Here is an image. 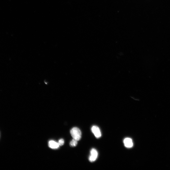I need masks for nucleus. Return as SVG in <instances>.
<instances>
[{
    "mask_svg": "<svg viewBox=\"0 0 170 170\" xmlns=\"http://www.w3.org/2000/svg\"><path fill=\"white\" fill-rule=\"evenodd\" d=\"M70 133L73 139L78 141L81 138L82 133L80 129L77 127H74L71 130Z\"/></svg>",
    "mask_w": 170,
    "mask_h": 170,
    "instance_id": "obj_1",
    "label": "nucleus"
},
{
    "mask_svg": "<svg viewBox=\"0 0 170 170\" xmlns=\"http://www.w3.org/2000/svg\"><path fill=\"white\" fill-rule=\"evenodd\" d=\"M90 155L89 157V161L90 162H93L95 161L97 158L98 153L96 149L93 148L91 151Z\"/></svg>",
    "mask_w": 170,
    "mask_h": 170,
    "instance_id": "obj_2",
    "label": "nucleus"
},
{
    "mask_svg": "<svg viewBox=\"0 0 170 170\" xmlns=\"http://www.w3.org/2000/svg\"><path fill=\"white\" fill-rule=\"evenodd\" d=\"M92 131L95 137L98 138L101 137V133L99 128L97 126H94L92 128Z\"/></svg>",
    "mask_w": 170,
    "mask_h": 170,
    "instance_id": "obj_3",
    "label": "nucleus"
},
{
    "mask_svg": "<svg viewBox=\"0 0 170 170\" xmlns=\"http://www.w3.org/2000/svg\"><path fill=\"white\" fill-rule=\"evenodd\" d=\"M124 143L125 146L127 148H131L133 146L132 140L130 138H125L124 140Z\"/></svg>",
    "mask_w": 170,
    "mask_h": 170,
    "instance_id": "obj_4",
    "label": "nucleus"
},
{
    "mask_svg": "<svg viewBox=\"0 0 170 170\" xmlns=\"http://www.w3.org/2000/svg\"><path fill=\"white\" fill-rule=\"evenodd\" d=\"M49 147L53 149L58 148L60 146L58 143L53 141H50L49 142Z\"/></svg>",
    "mask_w": 170,
    "mask_h": 170,
    "instance_id": "obj_5",
    "label": "nucleus"
},
{
    "mask_svg": "<svg viewBox=\"0 0 170 170\" xmlns=\"http://www.w3.org/2000/svg\"><path fill=\"white\" fill-rule=\"evenodd\" d=\"M78 144V141L76 140L73 139L70 142V146L72 147H76Z\"/></svg>",
    "mask_w": 170,
    "mask_h": 170,
    "instance_id": "obj_6",
    "label": "nucleus"
},
{
    "mask_svg": "<svg viewBox=\"0 0 170 170\" xmlns=\"http://www.w3.org/2000/svg\"><path fill=\"white\" fill-rule=\"evenodd\" d=\"M64 143V139H60L58 143L60 146L63 145Z\"/></svg>",
    "mask_w": 170,
    "mask_h": 170,
    "instance_id": "obj_7",
    "label": "nucleus"
}]
</instances>
